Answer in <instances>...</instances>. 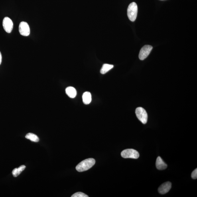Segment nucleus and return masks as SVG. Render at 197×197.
<instances>
[{
    "label": "nucleus",
    "mask_w": 197,
    "mask_h": 197,
    "mask_svg": "<svg viewBox=\"0 0 197 197\" xmlns=\"http://www.w3.org/2000/svg\"><path fill=\"white\" fill-rule=\"evenodd\" d=\"M95 160L92 158H88L83 160L76 166V169L79 172L86 171L95 165Z\"/></svg>",
    "instance_id": "nucleus-1"
},
{
    "label": "nucleus",
    "mask_w": 197,
    "mask_h": 197,
    "mask_svg": "<svg viewBox=\"0 0 197 197\" xmlns=\"http://www.w3.org/2000/svg\"><path fill=\"white\" fill-rule=\"evenodd\" d=\"M138 13V6L135 2L130 4L127 9V16L129 19L134 22L136 19Z\"/></svg>",
    "instance_id": "nucleus-2"
},
{
    "label": "nucleus",
    "mask_w": 197,
    "mask_h": 197,
    "mask_svg": "<svg viewBox=\"0 0 197 197\" xmlns=\"http://www.w3.org/2000/svg\"><path fill=\"white\" fill-rule=\"evenodd\" d=\"M135 113L138 119L144 124L147 123L148 116L147 112L143 108H137L135 110Z\"/></svg>",
    "instance_id": "nucleus-3"
},
{
    "label": "nucleus",
    "mask_w": 197,
    "mask_h": 197,
    "mask_svg": "<svg viewBox=\"0 0 197 197\" xmlns=\"http://www.w3.org/2000/svg\"><path fill=\"white\" fill-rule=\"evenodd\" d=\"M122 157L123 158H131L137 159L139 157V152L133 149H126L123 150L121 153Z\"/></svg>",
    "instance_id": "nucleus-4"
},
{
    "label": "nucleus",
    "mask_w": 197,
    "mask_h": 197,
    "mask_svg": "<svg viewBox=\"0 0 197 197\" xmlns=\"http://www.w3.org/2000/svg\"><path fill=\"white\" fill-rule=\"evenodd\" d=\"M153 49V47L150 45H146L143 47L140 51L139 58L140 60L145 59L149 55Z\"/></svg>",
    "instance_id": "nucleus-5"
},
{
    "label": "nucleus",
    "mask_w": 197,
    "mask_h": 197,
    "mask_svg": "<svg viewBox=\"0 0 197 197\" xmlns=\"http://www.w3.org/2000/svg\"><path fill=\"white\" fill-rule=\"evenodd\" d=\"M19 30L20 34L24 36H29L30 34L29 26L27 22H22L20 23Z\"/></svg>",
    "instance_id": "nucleus-6"
},
{
    "label": "nucleus",
    "mask_w": 197,
    "mask_h": 197,
    "mask_svg": "<svg viewBox=\"0 0 197 197\" xmlns=\"http://www.w3.org/2000/svg\"><path fill=\"white\" fill-rule=\"evenodd\" d=\"M4 29L8 33H11L13 28V23L11 19L8 17L4 18L3 21Z\"/></svg>",
    "instance_id": "nucleus-7"
},
{
    "label": "nucleus",
    "mask_w": 197,
    "mask_h": 197,
    "mask_svg": "<svg viewBox=\"0 0 197 197\" xmlns=\"http://www.w3.org/2000/svg\"><path fill=\"white\" fill-rule=\"evenodd\" d=\"M172 187L171 183L168 182L164 183L160 186L158 189V192L161 194L167 193L171 189Z\"/></svg>",
    "instance_id": "nucleus-8"
},
{
    "label": "nucleus",
    "mask_w": 197,
    "mask_h": 197,
    "mask_svg": "<svg viewBox=\"0 0 197 197\" xmlns=\"http://www.w3.org/2000/svg\"><path fill=\"white\" fill-rule=\"evenodd\" d=\"M156 166L158 169L163 170L166 169L167 165L164 162L161 157H158L156 161Z\"/></svg>",
    "instance_id": "nucleus-9"
},
{
    "label": "nucleus",
    "mask_w": 197,
    "mask_h": 197,
    "mask_svg": "<svg viewBox=\"0 0 197 197\" xmlns=\"http://www.w3.org/2000/svg\"><path fill=\"white\" fill-rule=\"evenodd\" d=\"M66 93L70 98H74L76 96L77 91L74 87H68L66 89Z\"/></svg>",
    "instance_id": "nucleus-10"
},
{
    "label": "nucleus",
    "mask_w": 197,
    "mask_h": 197,
    "mask_svg": "<svg viewBox=\"0 0 197 197\" xmlns=\"http://www.w3.org/2000/svg\"><path fill=\"white\" fill-rule=\"evenodd\" d=\"M83 103L85 105H88L92 101V97L91 93L89 92H85L82 96Z\"/></svg>",
    "instance_id": "nucleus-11"
},
{
    "label": "nucleus",
    "mask_w": 197,
    "mask_h": 197,
    "mask_svg": "<svg viewBox=\"0 0 197 197\" xmlns=\"http://www.w3.org/2000/svg\"><path fill=\"white\" fill-rule=\"evenodd\" d=\"M26 168V166L24 165H21L18 168H16L13 169L12 171V174L14 177H17Z\"/></svg>",
    "instance_id": "nucleus-12"
},
{
    "label": "nucleus",
    "mask_w": 197,
    "mask_h": 197,
    "mask_svg": "<svg viewBox=\"0 0 197 197\" xmlns=\"http://www.w3.org/2000/svg\"><path fill=\"white\" fill-rule=\"evenodd\" d=\"M113 67V65L107 64H103L102 67L101 68L100 71L101 73L102 74H106L107 72L110 70Z\"/></svg>",
    "instance_id": "nucleus-13"
},
{
    "label": "nucleus",
    "mask_w": 197,
    "mask_h": 197,
    "mask_svg": "<svg viewBox=\"0 0 197 197\" xmlns=\"http://www.w3.org/2000/svg\"><path fill=\"white\" fill-rule=\"evenodd\" d=\"M25 137L26 139H29L32 142H36V143H37L39 141V138L37 135L33 133L27 134L26 135Z\"/></svg>",
    "instance_id": "nucleus-14"
},
{
    "label": "nucleus",
    "mask_w": 197,
    "mask_h": 197,
    "mask_svg": "<svg viewBox=\"0 0 197 197\" xmlns=\"http://www.w3.org/2000/svg\"><path fill=\"white\" fill-rule=\"evenodd\" d=\"M72 197H88V196L82 192H78L73 194Z\"/></svg>",
    "instance_id": "nucleus-15"
},
{
    "label": "nucleus",
    "mask_w": 197,
    "mask_h": 197,
    "mask_svg": "<svg viewBox=\"0 0 197 197\" xmlns=\"http://www.w3.org/2000/svg\"><path fill=\"white\" fill-rule=\"evenodd\" d=\"M191 177L194 179H197V169H196L192 172L191 174Z\"/></svg>",
    "instance_id": "nucleus-16"
},
{
    "label": "nucleus",
    "mask_w": 197,
    "mask_h": 197,
    "mask_svg": "<svg viewBox=\"0 0 197 197\" xmlns=\"http://www.w3.org/2000/svg\"><path fill=\"white\" fill-rule=\"evenodd\" d=\"M2 62V56L1 52H0V65L1 64Z\"/></svg>",
    "instance_id": "nucleus-17"
},
{
    "label": "nucleus",
    "mask_w": 197,
    "mask_h": 197,
    "mask_svg": "<svg viewBox=\"0 0 197 197\" xmlns=\"http://www.w3.org/2000/svg\"><path fill=\"white\" fill-rule=\"evenodd\" d=\"M161 1H164V0H161Z\"/></svg>",
    "instance_id": "nucleus-18"
}]
</instances>
